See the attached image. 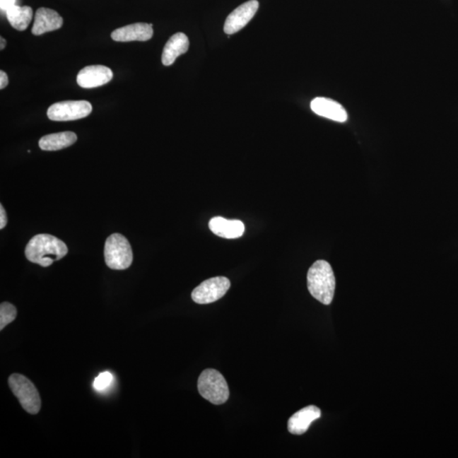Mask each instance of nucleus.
Masks as SVG:
<instances>
[{"label":"nucleus","mask_w":458,"mask_h":458,"mask_svg":"<svg viewBox=\"0 0 458 458\" xmlns=\"http://www.w3.org/2000/svg\"><path fill=\"white\" fill-rule=\"evenodd\" d=\"M67 253V246L62 240L46 233L34 236L25 249L28 261L44 267L61 260Z\"/></svg>","instance_id":"1"},{"label":"nucleus","mask_w":458,"mask_h":458,"mask_svg":"<svg viewBox=\"0 0 458 458\" xmlns=\"http://www.w3.org/2000/svg\"><path fill=\"white\" fill-rule=\"evenodd\" d=\"M307 288L314 298L324 305L332 303L335 291V277L328 262L317 261L310 267Z\"/></svg>","instance_id":"2"},{"label":"nucleus","mask_w":458,"mask_h":458,"mask_svg":"<svg viewBox=\"0 0 458 458\" xmlns=\"http://www.w3.org/2000/svg\"><path fill=\"white\" fill-rule=\"evenodd\" d=\"M104 253L106 265L110 269L125 270L133 263V249L129 241L120 233H113L108 237Z\"/></svg>","instance_id":"3"},{"label":"nucleus","mask_w":458,"mask_h":458,"mask_svg":"<svg viewBox=\"0 0 458 458\" xmlns=\"http://www.w3.org/2000/svg\"><path fill=\"white\" fill-rule=\"evenodd\" d=\"M199 394L214 405H222L228 400L229 389L226 380L218 370L209 368L201 372L198 380Z\"/></svg>","instance_id":"4"},{"label":"nucleus","mask_w":458,"mask_h":458,"mask_svg":"<svg viewBox=\"0 0 458 458\" xmlns=\"http://www.w3.org/2000/svg\"><path fill=\"white\" fill-rule=\"evenodd\" d=\"M8 385L25 411L30 414L40 413L41 398L31 380L20 373H13L8 377Z\"/></svg>","instance_id":"5"},{"label":"nucleus","mask_w":458,"mask_h":458,"mask_svg":"<svg viewBox=\"0 0 458 458\" xmlns=\"http://www.w3.org/2000/svg\"><path fill=\"white\" fill-rule=\"evenodd\" d=\"M92 110V105L86 100L62 101L50 105L47 116L51 121H75L87 117Z\"/></svg>","instance_id":"6"},{"label":"nucleus","mask_w":458,"mask_h":458,"mask_svg":"<svg viewBox=\"0 0 458 458\" xmlns=\"http://www.w3.org/2000/svg\"><path fill=\"white\" fill-rule=\"evenodd\" d=\"M230 288V281L225 277L206 280L192 292V300L197 304H210L222 298Z\"/></svg>","instance_id":"7"},{"label":"nucleus","mask_w":458,"mask_h":458,"mask_svg":"<svg viewBox=\"0 0 458 458\" xmlns=\"http://www.w3.org/2000/svg\"><path fill=\"white\" fill-rule=\"evenodd\" d=\"M258 8L257 0H249L235 8L230 15H228L226 21H225V33L231 35V34L240 31L256 15Z\"/></svg>","instance_id":"8"},{"label":"nucleus","mask_w":458,"mask_h":458,"mask_svg":"<svg viewBox=\"0 0 458 458\" xmlns=\"http://www.w3.org/2000/svg\"><path fill=\"white\" fill-rule=\"evenodd\" d=\"M113 72L109 67L96 65L84 67L76 76V83L83 88L103 86L112 80Z\"/></svg>","instance_id":"9"},{"label":"nucleus","mask_w":458,"mask_h":458,"mask_svg":"<svg viewBox=\"0 0 458 458\" xmlns=\"http://www.w3.org/2000/svg\"><path fill=\"white\" fill-rule=\"evenodd\" d=\"M311 109L318 116L338 122L347 121V112L343 106L328 98L317 97L312 101Z\"/></svg>","instance_id":"10"},{"label":"nucleus","mask_w":458,"mask_h":458,"mask_svg":"<svg viewBox=\"0 0 458 458\" xmlns=\"http://www.w3.org/2000/svg\"><path fill=\"white\" fill-rule=\"evenodd\" d=\"M154 31H153L152 24L134 23L114 30L112 33V37L117 42H146L151 40Z\"/></svg>","instance_id":"11"},{"label":"nucleus","mask_w":458,"mask_h":458,"mask_svg":"<svg viewBox=\"0 0 458 458\" xmlns=\"http://www.w3.org/2000/svg\"><path fill=\"white\" fill-rule=\"evenodd\" d=\"M321 417V411L315 406H308L297 411L288 419V430L292 435H303L310 425Z\"/></svg>","instance_id":"12"},{"label":"nucleus","mask_w":458,"mask_h":458,"mask_svg":"<svg viewBox=\"0 0 458 458\" xmlns=\"http://www.w3.org/2000/svg\"><path fill=\"white\" fill-rule=\"evenodd\" d=\"M63 19L58 13L51 8H40L36 12L35 20L32 28L33 35L54 31L62 27Z\"/></svg>","instance_id":"13"},{"label":"nucleus","mask_w":458,"mask_h":458,"mask_svg":"<svg viewBox=\"0 0 458 458\" xmlns=\"http://www.w3.org/2000/svg\"><path fill=\"white\" fill-rule=\"evenodd\" d=\"M209 228L216 235L224 239H237L244 235L245 225L240 220H228L216 216L209 223Z\"/></svg>","instance_id":"14"},{"label":"nucleus","mask_w":458,"mask_h":458,"mask_svg":"<svg viewBox=\"0 0 458 458\" xmlns=\"http://www.w3.org/2000/svg\"><path fill=\"white\" fill-rule=\"evenodd\" d=\"M189 41L184 33H177L170 37L163 49L161 61L165 66H171L176 59L188 51Z\"/></svg>","instance_id":"15"},{"label":"nucleus","mask_w":458,"mask_h":458,"mask_svg":"<svg viewBox=\"0 0 458 458\" xmlns=\"http://www.w3.org/2000/svg\"><path fill=\"white\" fill-rule=\"evenodd\" d=\"M78 137L74 131H61L45 136L38 144L42 151H55L72 146Z\"/></svg>","instance_id":"16"},{"label":"nucleus","mask_w":458,"mask_h":458,"mask_svg":"<svg viewBox=\"0 0 458 458\" xmlns=\"http://www.w3.org/2000/svg\"><path fill=\"white\" fill-rule=\"evenodd\" d=\"M8 23L17 31H25L33 19V8L29 6H16L6 12Z\"/></svg>","instance_id":"17"},{"label":"nucleus","mask_w":458,"mask_h":458,"mask_svg":"<svg viewBox=\"0 0 458 458\" xmlns=\"http://www.w3.org/2000/svg\"><path fill=\"white\" fill-rule=\"evenodd\" d=\"M16 308L11 303H3L0 305V330L16 319Z\"/></svg>","instance_id":"18"},{"label":"nucleus","mask_w":458,"mask_h":458,"mask_svg":"<svg viewBox=\"0 0 458 458\" xmlns=\"http://www.w3.org/2000/svg\"><path fill=\"white\" fill-rule=\"evenodd\" d=\"M113 382V375L110 372H101L93 381V388L98 392H105Z\"/></svg>","instance_id":"19"},{"label":"nucleus","mask_w":458,"mask_h":458,"mask_svg":"<svg viewBox=\"0 0 458 458\" xmlns=\"http://www.w3.org/2000/svg\"><path fill=\"white\" fill-rule=\"evenodd\" d=\"M16 0H0V8L6 13L11 8L16 6Z\"/></svg>","instance_id":"20"},{"label":"nucleus","mask_w":458,"mask_h":458,"mask_svg":"<svg viewBox=\"0 0 458 458\" xmlns=\"http://www.w3.org/2000/svg\"><path fill=\"white\" fill-rule=\"evenodd\" d=\"M7 224V215L3 206H0V229H3Z\"/></svg>","instance_id":"21"},{"label":"nucleus","mask_w":458,"mask_h":458,"mask_svg":"<svg viewBox=\"0 0 458 458\" xmlns=\"http://www.w3.org/2000/svg\"><path fill=\"white\" fill-rule=\"evenodd\" d=\"M8 83V76L6 72L0 71V88L4 89Z\"/></svg>","instance_id":"22"},{"label":"nucleus","mask_w":458,"mask_h":458,"mask_svg":"<svg viewBox=\"0 0 458 458\" xmlns=\"http://www.w3.org/2000/svg\"><path fill=\"white\" fill-rule=\"evenodd\" d=\"M0 41H1V45H0V49L3 50L4 48H6V40L1 37V38H0Z\"/></svg>","instance_id":"23"}]
</instances>
